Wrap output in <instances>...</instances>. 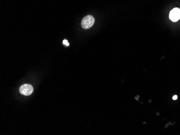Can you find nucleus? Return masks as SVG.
Instances as JSON below:
<instances>
[{"instance_id":"obj_5","label":"nucleus","mask_w":180,"mask_h":135,"mask_svg":"<svg viewBox=\"0 0 180 135\" xmlns=\"http://www.w3.org/2000/svg\"><path fill=\"white\" fill-rule=\"evenodd\" d=\"M177 95H174V96L172 97V99H173L174 100H177Z\"/></svg>"},{"instance_id":"obj_4","label":"nucleus","mask_w":180,"mask_h":135,"mask_svg":"<svg viewBox=\"0 0 180 135\" xmlns=\"http://www.w3.org/2000/svg\"><path fill=\"white\" fill-rule=\"evenodd\" d=\"M63 44L66 45V46H69V43H68V41L66 39L64 40L63 41Z\"/></svg>"},{"instance_id":"obj_1","label":"nucleus","mask_w":180,"mask_h":135,"mask_svg":"<svg viewBox=\"0 0 180 135\" xmlns=\"http://www.w3.org/2000/svg\"><path fill=\"white\" fill-rule=\"evenodd\" d=\"M94 17L92 15H87L84 17L81 23L82 28L84 29H90L94 24Z\"/></svg>"},{"instance_id":"obj_2","label":"nucleus","mask_w":180,"mask_h":135,"mask_svg":"<svg viewBox=\"0 0 180 135\" xmlns=\"http://www.w3.org/2000/svg\"><path fill=\"white\" fill-rule=\"evenodd\" d=\"M19 91L20 94L25 96H28L33 93V86L29 84H25L20 86Z\"/></svg>"},{"instance_id":"obj_3","label":"nucleus","mask_w":180,"mask_h":135,"mask_svg":"<svg viewBox=\"0 0 180 135\" xmlns=\"http://www.w3.org/2000/svg\"><path fill=\"white\" fill-rule=\"evenodd\" d=\"M169 18L172 22H177L180 19V9L175 8L172 10L169 14Z\"/></svg>"}]
</instances>
